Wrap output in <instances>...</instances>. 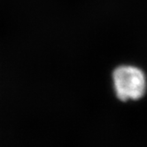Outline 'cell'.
Returning <instances> with one entry per match:
<instances>
[{
	"label": "cell",
	"instance_id": "obj_1",
	"mask_svg": "<svg viewBox=\"0 0 147 147\" xmlns=\"http://www.w3.org/2000/svg\"><path fill=\"white\" fill-rule=\"evenodd\" d=\"M113 85L120 100H138L147 92V76L137 65L122 64L113 71Z\"/></svg>",
	"mask_w": 147,
	"mask_h": 147
}]
</instances>
